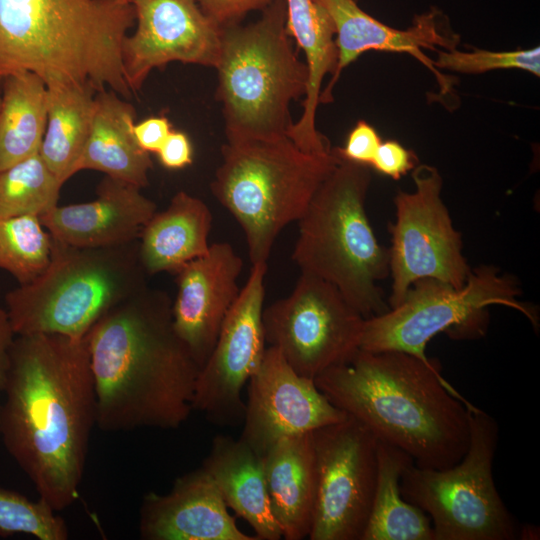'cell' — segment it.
<instances>
[{
  "instance_id": "20",
  "label": "cell",
  "mask_w": 540,
  "mask_h": 540,
  "mask_svg": "<svg viewBox=\"0 0 540 540\" xmlns=\"http://www.w3.org/2000/svg\"><path fill=\"white\" fill-rule=\"evenodd\" d=\"M156 211V204L141 193L140 187L104 176L96 187L94 200L57 205L39 219L54 239L96 248L138 240Z\"/></svg>"
},
{
  "instance_id": "32",
  "label": "cell",
  "mask_w": 540,
  "mask_h": 540,
  "mask_svg": "<svg viewBox=\"0 0 540 540\" xmlns=\"http://www.w3.org/2000/svg\"><path fill=\"white\" fill-rule=\"evenodd\" d=\"M433 66L465 74H480L497 69H520L540 76V47L514 51H488L473 49L462 52L456 49L437 51Z\"/></svg>"
},
{
  "instance_id": "9",
  "label": "cell",
  "mask_w": 540,
  "mask_h": 540,
  "mask_svg": "<svg viewBox=\"0 0 540 540\" xmlns=\"http://www.w3.org/2000/svg\"><path fill=\"white\" fill-rule=\"evenodd\" d=\"M519 295L515 278L491 265L471 270L460 287L433 278L420 279L399 305L365 319L360 349L401 351L431 362L425 351L434 336L441 332L455 339L483 335L488 326L487 310L493 305L515 309L538 328L537 310L519 301Z\"/></svg>"
},
{
  "instance_id": "17",
  "label": "cell",
  "mask_w": 540,
  "mask_h": 540,
  "mask_svg": "<svg viewBox=\"0 0 540 540\" xmlns=\"http://www.w3.org/2000/svg\"><path fill=\"white\" fill-rule=\"evenodd\" d=\"M242 258L226 242L210 244L206 254L186 263L176 274L172 302L176 334L201 367L216 343L221 325L236 301Z\"/></svg>"
},
{
  "instance_id": "1",
  "label": "cell",
  "mask_w": 540,
  "mask_h": 540,
  "mask_svg": "<svg viewBox=\"0 0 540 540\" xmlns=\"http://www.w3.org/2000/svg\"><path fill=\"white\" fill-rule=\"evenodd\" d=\"M96 394L84 337L16 335L0 404V436L39 498L59 512L79 497Z\"/></svg>"
},
{
  "instance_id": "38",
  "label": "cell",
  "mask_w": 540,
  "mask_h": 540,
  "mask_svg": "<svg viewBox=\"0 0 540 540\" xmlns=\"http://www.w3.org/2000/svg\"><path fill=\"white\" fill-rule=\"evenodd\" d=\"M16 338L7 309L1 303L0 293V404L10 364V353Z\"/></svg>"
},
{
  "instance_id": "29",
  "label": "cell",
  "mask_w": 540,
  "mask_h": 540,
  "mask_svg": "<svg viewBox=\"0 0 540 540\" xmlns=\"http://www.w3.org/2000/svg\"><path fill=\"white\" fill-rule=\"evenodd\" d=\"M62 186L40 153L0 169V218H39L58 205Z\"/></svg>"
},
{
  "instance_id": "28",
  "label": "cell",
  "mask_w": 540,
  "mask_h": 540,
  "mask_svg": "<svg viewBox=\"0 0 540 540\" xmlns=\"http://www.w3.org/2000/svg\"><path fill=\"white\" fill-rule=\"evenodd\" d=\"M0 106V169L39 153L47 123V87L32 72L7 76Z\"/></svg>"
},
{
  "instance_id": "25",
  "label": "cell",
  "mask_w": 540,
  "mask_h": 540,
  "mask_svg": "<svg viewBox=\"0 0 540 540\" xmlns=\"http://www.w3.org/2000/svg\"><path fill=\"white\" fill-rule=\"evenodd\" d=\"M212 214L199 198L177 192L168 207L155 212L143 227L139 258L147 275L175 273L209 250Z\"/></svg>"
},
{
  "instance_id": "7",
  "label": "cell",
  "mask_w": 540,
  "mask_h": 540,
  "mask_svg": "<svg viewBox=\"0 0 540 540\" xmlns=\"http://www.w3.org/2000/svg\"><path fill=\"white\" fill-rule=\"evenodd\" d=\"M221 153L211 191L241 226L252 265L267 263L278 234L303 216L340 162L334 148L307 153L287 136L225 143Z\"/></svg>"
},
{
  "instance_id": "5",
  "label": "cell",
  "mask_w": 540,
  "mask_h": 540,
  "mask_svg": "<svg viewBox=\"0 0 540 540\" xmlns=\"http://www.w3.org/2000/svg\"><path fill=\"white\" fill-rule=\"evenodd\" d=\"M285 0H273L258 20L222 27L216 97L228 144L286 136L290 104L304 99L308 68L287 31Z\"/></svg>"
},
{
  "instance_id": "34",
  "label": "cell",
  "mask_w": 540,
  "mask_h": 540,
  "mask_svg": "<svg viewBox=\"0 0 540 540\" xmlns=\"http://www.w3.org/2000/svg\"><path fill=\"white\" fill-rule=\"evenodd\" d=\"M418 165L414 151L396 140H386L379 145L369 167L394 180L413 170Z\"/></svg>"
},
{
  "instance_id": "33",
  "label": "cell",
  "mask_w": 540,
  "mask_h": 540,
  "mask_svg": "<svg viewBox=\"0 0 540 540\" xmlns=\"http://www.w3.org/2000/svg\"><path fill=\"white\" fill-rule=\"evenodd\" d=\"M382 140L377 130L364 120H359L350 130L343 147H336L337 156L345 161L370 166Z\"/></svg>"
},
{
  "instance_id": "24",
  "label": "cell",
  "mask_w": 540,
  "mask_h": 540,
  "mask_svg": "<svg viewBox=\"0 0 540 540\" xmlns=\"http://www.w3.org/2000/svg\"><path fill=\"white\" fill-rule=\"evenodd\" d=\"M135 118V108L125 98L112 90L97 92L91 131L76 173L95 170L140 188L147 186L153 162L136 141Z\"/></svg>"
},
{
  "instance_id": "22",
  "label": "cell",
  "mask_w": 540,
  "mask_h": 540,
  "mask_svg": "<svg viewBox=\"0 0 540 540\" xmlns=\"http://www.w3.org/2000/svg\"><path fill=\"white\" fill-rule=\"evenodd\" d=\"M201 467L227 507L251 526L257 540L282 538L268 497L264 456L240 438L217 435Z\"/></svg>"
},
{
  "instance_id": "13",
  "label": "cell",
  "mask_w": 540,
  "mask_h": 540,
  "mask_svg": "<svg viewBox=\"0 0 540 540\" xmlns=\"http://www.w3.org/2000/svg\"><path fill=\"white\" fill-rule=\"evenodd\" d=\"M312 437L316 497L308 538L362 540L377 483V438L351 416Z\"/></svg>"
},
{
  "instance_id": "37",
  "label": "cell",
  "mask_w": 540,
  "mask_h": 540,
  "mask_svg": "<svg viewBox=\"0 0 540 540\" xmlns=\"http://www.w3.org/2000/svg\"><path fill=\"white\" fill-rule=\"evenodd\" d=\"M172 130L165 116L149 117L134 125L136 141L148 153H157Z\"/></svg>"
},
{
  "instance_id": "42",
  "label": "cell",
  "mask_w": 540,
  "mask_h": 540,
  "mask_svg": "<svg viewBox=\"0 0 540 540\" xmlns=\"http://www.w3.org/2000/svg\"><path fill=\"white\" fill-rule=\"evenodd\" d=\"M354 1L358 2L359 0H354Z\"/></svg>"
},
{
  "instance_id": "36",
  "label": "cell",
  "mask_w": 540,
  "mask_h": 540,
  "mask_svg": "<svg viewBox=\"0 0 540 540\" xmlns=\"http://www.w3.org/2000/svg\"><path fill=\"white\" fill-rule=\"evenodd\" d=\"M161 165L167 169H182L193 161V148L187 134L172 130L156 153Z\"/></svg>"
},
{
  "instance_id": "12",
  "label": "cell",
  "mask_w": 540,
  "mask_h": 540,
  "mask_svg": "<svg viewBox=\"0 0 540 540\" xmlns=\"http://www.w3.org/2000/svg\"><path fill=\"white\" fill-rule=\"evenodd\" d=\"M412 178L415 190L397 192L395 222L389 225V308L399 305L420 279L433 278L460 287L471 272L462 252L461 235L441 198L439 171L418 164Z\"/></svg>"
},
{
  "instance_id": "26",
  "label": "cell",
  "mask_w": 540,
  "mask_h": 540,
  "mask_svg": "<svg viewBox=\"0 0 540 540\" xmlns=\"http://www.w3.org/2000/svg\"><path fill=\"white\" fill-rule=\"evenodd\" d=\"M47 87V123L40 155L64 184L76 174L92 127L95 94L90 86L55 83Z\"/></svg>"
},
{
  "instance_id": "19",
  "label": "cell",
  "mask_w": 540,
  "mask_h": 540,
  "mask_svg": "<svg viewBox=\"0 0 540 540\" xmlns=\"http://www.w3.org/2000/svg\"><path fill=\"white\" fill-rule=\"evenodd\" d=\"M139 533L145 540H257L238 527L202 467L178 477L167 493L144 495Z\"/></svg>"
},
{
  "instance_id": "15",
  "label": "cell",
  "mask_w": 540,
  "mask_h": 540,
  "mask_svg": "<svg viewBox=\"0 0 540 540\" xmlns=\"http://www.w3.org/2000/svg\"><path fill=\"white\" fill-rule=\"evenodd\" d=\"M135 30L122 43L121 61L132 93L141 89L152 70L171 62L215 68L222 27L196 0H131Z\"/></svg>"
},
{
  "instance_id": "14",
  "label": "cell",
  "mask_w": 540,
  "mask_h": 540,
  "mask_svg": "<svg viewBox=\"0 0 540 540\" xmlns=\"http://www.w3.org/2000/svg\"><path fill=\"white\" fill-rule=\"evenodd\" d=\"M266 271L267 263L252 265L197 376L193 410L215 425L236 426L244 419L242 391L259 369L266 350L262 321Z\"/></svg>"
},
{
  "instance_id": "3",
  "label": "cell",
  "mask_w": 540,
  "mask_h": 540,
  "mask_svg": "<svg viewBox=\"0 0 540 540\" xmlns=\"http://www.w3.org/2000/svg\"><path fill=\"white\" fill-rule=\"evenodd\" d=\"M319 390L380 441L406 452L420 468L458 463L469 443L466 400L434 361L411 354L359 349L350 362L315 379Z\"/></svg>"
},
{
  "instance_id": "39",
  "label": "cell",
  "mask_w": 540,
  "mask_h": 540,
  "mask_svg": "<svg viewBox=\"0 0 540 540\" xmlns=\"http://www.w3.org/2000/svg\"><path fill=\"white\" fill-rule=\"evenodd\" d=\"M536 536H539V528L536 526L530 524L520 526L519 539H538Z\"/></svg>"
},
{
  "instance_id": "16",
  "label": "cell",
  "mask_w": 540,
  "mask_h": 540,
  "mask_svg": "<svg viewBox=\"0 0 540 540\" xmlns=\"http://www.w3.org/2000/svg\"><path fill=\"white\" fill-rule=\"evenodd\" d=\"M347 416L319 390L314 379L298 374L277 348L269 346L248 382L239 438L264 456L283 438L313 432Z\"/></svg>"
},
{
  "instance_id": "8",
  "label": "cell",
  "mask_w": 540,
  "mask_h": 540,
  "mask_svg": "<svg viewBox=\"0 0 540 540\" xmlns=\"http://www.w3.org/2000/svg\"><path fill=\"white\" fill-rule=\"evenodd\" d=\"M139 241L78 247L52 237L50 260L29 283L5 295L16 335L84 337L107 311L147 285Z\"/></svg>"
},
{
  "instance_id": "21",
  "label": "cell",
  "mask_w": 540,
  "mask_h": 540,
  "mask_svg": "<svg viewBox=\"0 0 540 540\" xmlns=\"http://www.w3.org/2000/svg\"><path fill=\"white\" fill-rule=\"evenodd\" d=\"M286 26L290 37L305 54L308 83L300 118L288 128L286 136L302 151L324 153L331 150L328 139L316 128V111L326 75L337 66L335 28L325 9L315 0H285Z\"/></svg>"
},
{
  "instance_id": "11",
  "label": "cell",
  "mask_w": 540,
  "mask_h": 540,
  "mask_svg": "<svg viewBox=\"0 0 540 540\" xmlns=\"http://www.w3.org/2000/svg\"><path fill=\"white\" fill-rule=\"evenodd\" d=\"M365 319L335 286L305 273L288 296L262 313L266 343L311 379L351 361L360 349Z\"/></svg>"
},
{
  "instance_id": "10",
  "label": "cell",
  "mask_w": 540,
  "mask_h": 540,
  "mask_svg": "<svg viewBox=\"0 0 540 540\" xmlns=\"http://www.w3.org/2000/svg\"><path fill=\"white\" fill-rule=\"evenodd\" d=\"M468 417L469 443L461 460L445 469L409 465L401 475V494L429 516L434 540L519 539L520 525L492 474L498 424L474 404Z\"/></svg>"
},
{
  "instance_id": "4",
  "label": "cell",
  "mask_w": 540,
  "mask_h": 540,
  "mask_svg": "<svg viewBox=\"0 0 540 540\" xmlns=\"http://www.w3.org/2000/svg\"><path fill=\"white\" fill-rule=\"evenodd\" d=\"M134 25L125 0H0V87L11 74L32 72L46 85L129 98L121 48Z\"/></svg>"
},
{
  "instance_id": "31",
  "label": "cell",
  "mask_w": 540,
  "mask_h": 540,
  "mask_svg": "<svg viewBox=\"0 0 540 540\" xmlns=\"http://www.w3.org/2000/svg\"><path fill=\"white\" fill-rule=\"evenodd\" d=\"M27 534L39 540H67L66 522L46 501H31L0 487V536Z\"/></svg>"
},
{
  "instance_id": "35",
  "label": "cell",
  "mask_w": 540,
  "mask_h": 540,
  "mask_svg": "<svg viewBox=\"0 0 540 540\" xmlns=\"http://www.w3.org/2000/svg\"><path fill=\"white\" fill-rule=\"evenodd\" d=\"M201 10L220 27L240 23L250 12L263 10L273 0H196Z\"/></svg>"
},
{
  "instance_id": "40",
  "label": "cell",
  "mask_w": 540,
  "mask_h": 540,
  "mask_svg": "<svg viewBox=\"0 0 540 540\" xmlns=\"http://www.w3.org/2000/svg\"><path fill=\"white\" fill-rule=\"evenodd\" d=\"M0 106H1V97H0Z\"/></svg>"
},
{
  "instance_id": "30",
  "label": "cell",
  "mask_w": 540,
  "mask_h": 540,
  "mask_svg": "<svg viewBox=\"0 0 540 540\" xmlns=\"http://www.w3.org/2000/svg\"><path fill=\"white\" fill-rule=\"evenodd\" d=\"M52 236L35 216L0 218V269L19 285L39 276L48 265Z\"/></svg>"
},
{
  "instance_id": "2",
  "label": "cell",
  "mask_w": 540,
  "mask_h": 540,
  "mask_svg": "<svg viewBox=\"0 0 540 540\" xmlns=\"http://www.w3.org/2000/svg\"><path fill=\"white\" fill-rule=\"evenodd\" d=\"M104 432L175 429L193 411L200 367L175 332L172 300L146 286L85 335Z\"/></svg>"
},
{
  "instance_id": "41",
  "label": "cell",
  "mask_w": 540,
  "mask_h": 540,
  "mask_svg": "<svg viewBox=\"0 0 540 540\" xmlns=\"http://www.w3.org/2000/svg\"><path fill=\"white\" fill-rule=\"evenodd\" d=\"M125 1H129V2H131V0H125Z\"/></svg>"
},
{
  "instance_id": "27",
  "label": "cell",
  "mask_w": 540,
  "mask_h": 540,
  "mask_svg": "<svg viewBox=\"0 0 540 540\" xmlns=\"http://www.w3.org/2000/svg\"><path fill=\"white\" fill-rule=\"evenodd\" d=\"M377 457V483L362 540H434L429 516L400 491L401 475L413 459L378 439Z\"/></svg>"
},
{
  "instance_id": "18",
  "label": "cell",
  "mask_w": 540,
  "mask_h": 540,
  "mask_svg": "<svg viewBox=\"0 0 540 540\" xmlns=\"http://www.w3.org/2000/svg\"><path fill=\"white\" fill-rule=\"evenodd\" d=\"M330 16L335 28L337 66L329 84L320 95V103L332 101V89L341 72L367 51L407 53L429 68L434 67L423 49L450 51L456 49L460 36L447 15L437 7L414 17L405 30L390 27L372 17L354 0H315Z\"/></svg>"
},
{
  "instance_id": "23",
  "label": "cell",
  "mask_w": 540,
  "mask_h": 540,
  "mask_svg": "<svg viewBox=\"0 0 540 540\" xmlns=\"http://www.w3.org/2000/svg\"><path fill=\"white\" fill-rule=\"evenodd\" d=\"M264 472L272 514L282 537H308L316 497L312 432L286 437L272 445L264 455Z\"/></svg>"
},
{
  "instance_id": "6",
  "label": "cell",
  "mask_w": 540,
  "mask_h": 540,
  "mask_svg": "<svg viewBox=\"0 0 540 540\" xmlns=\"http://www.w3.org/2000/svg\"><path fill=\"white\" fill-rule=\"evenodd\" d=\"M370 182L368 166L340 159L298 220L292 253L301 273L335 286L364 318L389 310L378 286L389 276V252L365 209Z\"/></svg>"
}]
</instances>
